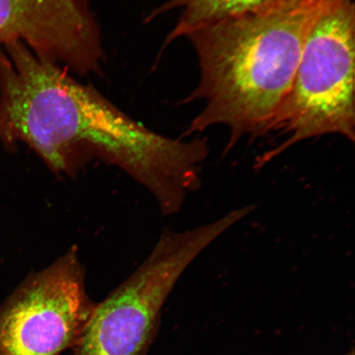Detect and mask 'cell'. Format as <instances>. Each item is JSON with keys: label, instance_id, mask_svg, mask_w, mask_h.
Returning <instances> with one entry per match:
<instances>
[{"label": "cell", "instance_id": "cell-3", "mask_svg": "<svg viewBox=\"0 0 355 355\" xmlns=\"http://www.w3.org/2000/svg\"><path fill=\"white\" fill-rule=\"evenodd\" d=\"M354 0H337L319 17L304 44L290 91L270 132L288 139L257 159L256 167L313 137L339 135L355 139Z\"/></svg>", "mask_w": 355, "mask_h": 355}, {"label": "cell", "instance_id": "cell-1", "mask_svg": "<svg viewBox=\"0 0 355 355\" xmlns=\"http://www.w3.org/2000/svg\"><path fill=\"white\" fill-rule=\"evenodd\" d=\"M0 139L35 150L55 174L76 176L93 159L121 168L174 215L202 185L205 139L148 130L93 87L38 59L21 42L0 46Z\"/></svg>", "mask_w": 355, "mask_h": 355}, {"label": "cell", "instance_id": "cell-2", "mask_svg": "<svg viewBox=\"0 0 355 355\" xmlns=\"http://www.w3.org/2000/svg\"><path fill=\"white\" fill-rule=\"evenodd\" d=\"M337 0H286L266 10L201 26L186 35L198 60V86L183 103L205 107L185 136L216 125L230 130L228 153L243 137L270 132L313 26Z\"/></svg>", "mask_w": 355, "mask_h": 355}, {"label": "cell", "instance_id": "cell-5", "mask_svg": "<svg viewBox=\"0 0 355 355\" xmlns=\"http://www.w3.org/2000/svg\"><path fill=\"white\" fill-rule=\"evenodd\" d=\"M95 304L73 247L0 305V355H58L75 346Z\"/></svg>", "mask_w": 355, "mask_h": 355}, {"label": "cell", "instance_id": "cell-7", "mask_svg": "<svg viewBox=\"0 0 355 355\" xmlns=\"http://www.w3.org/2000/svg\"><path fill=\"white\" fill-rule=\"evenodd\" d=\"M286 0H171L155 11L150 17L180 8L182 15L174 30L168 34L166 46L177 38L202 26L248 15L278 6Z\"/></svg>", "mask_w": 355, "mask_h": 355}, {"label": "cell", "instance_id": "cell-6", "mask_svg": "<svg viewBox=\"0 0 355 355\" xmlns=\"http://www.w3.org/2000/svg\"><path fill=\"white\" fill-rule=\"evenodd\" d=\"M13 42L69 73H101V30L89 0H0V46Z\"/></svg>", "mask_w": 355, "mask_h": 355}, {"label": "cell", "instance_id": "cell-4", "mask_svg": "<svg viewBox=\"0 0 355 355\" xmlns=\"http://www.w3.org/2000/svg\"><path fill=\"white\" fill-rule=\"evenodd\" d=\"M230 229L220 217L184 232H163L144 263L95 304L76 355H144L163 305L193 261Z\"/></svg>", "mask_w": 355, "mask_h": 355}, {"label": "cell", "instance_id": "cell-8", "mask_svg": "<svg viewBox=\"0 0 355 355\" xmlns=\"http://www.w3.org/2000/svg\"><path fill=\"white\" fill-rule=\"evenodd\" d=\"M346 355H354V352H352V353L346 354Z\"/></svg>", "mask_w": 355, "mask_h": 355}]
</instances>
